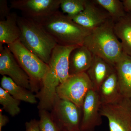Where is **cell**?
<instances>
[{
    "mask_svg": "<svg viewBox=\"0 0 131 131\" xmlns=\"http://www.w3.org/2000/svg\"><path fill=\"white\" fill-rule=\"evenodd\" d=\"M79 46L58 44L52 53L49 68L39 91L35 95L39 100V110H51L55 103L57 88L70 76L69 58L71 52Z\"/></svg>",
    "mask_w": 131,
    "mask_h": 131,
    "instance_id": "cell-1",
    "label": "cell"
},
{
    "mask_svg": "<svg viewBox=\"0 0 131 131\" xmlns=\"http://www.w3.org/2000/svg\"><path fill=\"white\" fill-rule=\"evenodd\" d=\"M71 18L82 27L92 30L105 23L111 17L94 1L87 0L84 10Z\"/></svg>",
    "mask_w": 131,
    "mask_h": 131,
    "instance_id": "cell-12",
    "label": "cell"
},
{
    "mask_svg": "<svg viewBox=\"0 0 131 131\" xmlns=\"http://www.w3.org/2000/svg\"><path fill=\"white\" fill-rule=\"evenodd\" d=\"M97 91L102 104L116 103L123 98L115 71L103 82Z\"/></svg>",
    "mask_w": 131,
    "mask_h": 131,
    "instance_id": "cell-16",
    "label": "cell"
},
{
    "mask_svg": "<svg viewBox=\"0 0 131 131\" xmlns=\"http://www.w3.org/2000/svg\"><path fill=\"white\" fill-rule=\"evenodd\" d=\"M93 58L92 52L84 45L78 46L70 56V75L86 73L91 65Z\"/></svg>",
    "mask_w": 131,
    "mask_h": 131,
    "instance_id": "cell-14",
    "label": "cell"
},
{
    "mask_svg": "<svg viewBox=\"0 0 131 131\" xmlns=\"http://www.w3.org/2000/svg\"><path fill=\"white\" fill-rule=\"evenodd\" d=\"M122 2L126 13H131V0H123Z\"/></svg>",
    "mask_w": 131,
    "mask_h": 131,
    "instance_id": "cell-27",
    "label": "cell"
},
{
    "mask_svg": "<svg viewBox=\"0 0 131 131\" xmlns=\"http://www.w3.org/2000/svg\"><path fill=\"white\" fill-rule=\"evenodd\" d=\"M94 89L93 86L86 73L70 75L57 88L59 98L69 101L82 108L87 94Z\"/></svg>",
    "mask_w": 131,
    "mask_h": 131,
    "instance_id": "cell-6",
    "label": "cell"
},
{
    "mask_svg": "<svg viewBox=\"0 0 131 131\" xmlns=\"http://www.w3.org/2000/svg\"><path fill=\"white\" fill-rule=\"evenodd\" d=\"M87 2V0H61L60 7L63 13L72 18L84 10Z\"/></svg>",
    "mask_w": 131,
    "mask_h": 131,
    "instance_id": "cell-22",
    "label": "cell"
},
{
    "mask_svg": "<svg viewBox=\"0 0 131 131\" xmlns=\"http://www.w3.org/2000/svg\"><path fill=\"white\" fill-rule=\"evenodd\" d=\"M115 71L114 66L100 57L93 55V61L86 73L97 91L101 84Z\"/></svg>",
    "mask_w": 131,
    "mask_h": 131,
    "instance_id": "cell-13",
    "label": "cell"
},
{
    "mask_svg": "<svg viewBox=\"0 0 131 131\" xmlns=\"http://www.w3.org/2000/svg\"><path fill=\"white\" fill-rule=\"evenodd\" d=\"M100 113L108 120L110 131H131V98L123 97L116 103L102 104Z\"/></svg>",
    "mask_w": 131,
    "mask_h": 131,
    "instance_id": "cell-8",
    "label": "cell"
},
{
    "mask_svg": "<svg viewBox=\"0 0 131 131\" xmlns=\"http://www.w3.org/2000/svg\"><path fill=\"white\" fill-rule=\"evenodd\" d=\"M10 8L8 5L7 1H0V20L5 19L11 13Z\"/></svg>",
    "mask_w": 131,
    "mask_h": 131,
    "instance_id": "cell-24",
    "label": "cell"
},
{
    "mask_svg": "<svg viewBox=\"0 0 131 131\" xmlns=\"http://www.w3.org/2000/svg\"><path fill=\"white\" fill-rule=\"evenodd\" d=\"M20 42L29 50L48 64L58 44L40 23L23 16H18Z\"/></svg>",
    "mask_w": 131,
    "mask_h": 131,
    "instance_id": "cell-4",
    "label": "cell"
},
{
    "mask_svg": "<svg viewBox=\"0 0 131 131\" xmlns=\"http://www.w3.org/2000/svg\"><path fill=\"white\" fill-rule=\"evenodd\" d=\"M20 101L16 100L2 88H0V103L3 108L12 117L20 113Z\"/></svg>",
    "mask_w": 131,
    "mask_h": 131,
    "instance_id": "cell-21",
    "label": "cell"
},
{
    "mask_svg": "<svg viewBox=\"0 0 131 131\" xmlns=\"http://www.w3.org/2000/svg\"><path fill=\"white\" fill-rule=\"evenodd\" d=\"M114 68L122 96L131 98V57L123 52Z\"/></svg>",
    "mask_w": 131,
    "mask_h": 131,
    "instance_id": "cell-15",
    "label": "cell"
},
{
    "mask_svg": "<svg viewBox=\"0 0 131 131\" xmlns=\"http://www.w3.org/2000/svg\"><path fill=\"white\" fill-rule=\"evenodd\" d=\"M1 88L14 98L19 101L35 104L37 102L36 95L16 83L10 78L3 76L1 81Z\"/></svg>",
    "mask_w": 131,
    "mask_h": 131,
    "instance_id": "cell-18",
    "label": "cell"
},
{
    "mask_svg": "<svg viewBox=\"0 0 131 131\" xmlns=\"http://www.w3.org/2000/svg\"><path fill=\"white\" fill-rule=\"evenodd\" d=\"M39 115L40 119L39 122L40 131H60L48 111L39 110Z\"/></svg>",
    "mask_w": 131,
    "mask_h": 131,
    "instance_id": "cell-23",
    "label": "cell"
},
{
    "mask_svg": "<svg viewBox=\"0 0 131 131\" xmlns=\"http://www.w3.org/2000/svg\"><path fill=\"white\" fill-rule=\"evenodd\" d=\"M102 105L97 91L94 89L90 90L82 107L80 131H94L96 127L101 125L100 109Z\"/></svg>",
    "mask_w": 131,
    "mask_h": 131,
    "instance_id": "cell-11",
    "label": "cell"
},
{
    "mask_svg": "<svg viewBox=\"0 0 131 131\" xmlns=\"http://www.w3.org/2000/svg\"><path fill=\"white\" fill-rule=\"evenodd\" d=\"M58 45L81 46L91 31L82 27L62 12L58 11L37 20Z\"/></svg>",
    "mask_w": 131,
    "mask_h": 131,
    "instance_id": "cell-2",
    "label": "cell"
},
{
    "mask_svg": "<svg viewBox=\"0 0 131 131\" xmlns=\"http://www.w3.org/2000/svg\"><path fill=\"white\" fill-rule=\"evenodd\" d=\"M25 131H40L39 122L36 119H32L25 124Z\"/></svg>",
    "mask_w": 131,
    "mask_h": 131,
    "instance_id": "cell-25",
    "label": "cell"
},
{
    "mask_svg": "<svg viewBox=\"0 0 131 131\" xmlns=\"http://www.w3.org/2000/svg\"><path fill=\"white\" fill-rule=\"evenodd\" d=\"M112 18L92 30L83 45L95 55L114 66L124 52L121 42L115 33Z\"/></svg>",
    "mask_w": 131,
    "mask_h": 131,
    "instance_id": "cell-3",
    "label": "cell"
},
{
    "mask_svg": "<svg viewBox=\"0 0 131 131\" xmlns=\"http://www.w3.org/2000/svg\"><path fill=\"white\" fill-rule=\"evenodd\" d=\"M61 0H13L10 8L18 9L22 16L37 20L58 11Z\"/></svg>",
    "mask_w": 131,
    "mask_h": 131,
    "instance_id": "cell-9",
    "label": "cell"
},
{
    "mask_svg": "<svg viewBox=\"0 0 131 131\" xmlns=\"http://www.w3.org/2000/svg\"><path fill=\"white\" fill-rule=\"evenodd\" d=\"M0 131H2V129H0Z\"/></svg>",
    "mask_w": 131,
    "mask_h": 131,
    "instance_id": "cell-28",
    "label": "cell"
},
{
    "mask_svg": "<svg viewBox=\"0 0 131 131\" xmlns=\"http://www.w3.org/2000/svg\"><path fill=\"white\" fill-rule=\"evenodd\" d=\"M7 46L18 63L30 78L31 91H37V93L38 86H40L49 68L48 64L27 49L20 39Z\"/></svg>",
    "mask_w": 131,
    "mask_h": 131,
    "instance_id": "cell-5",
    "label": "cell"
},
{
    "mask_svg": "<svg viewBox=\"0 0 131 131\" xmlns=\"http://www.w3.org/2000/svg\"><path fill=\"white\" fill-rule=\"evenodd\" d=\"M18 16L16 13H11L5 19L0 20V45L12 44L19 39Z\"/></svg>",
    "mask_w": 131,
    "mask_h": 131,
    "instance_id": "cell-17",
    "label": "cell"
},
{
    "mask_svg": "<svg viewBox=\"0 0 131 131\" xmlns=\"http://www.w3.org/2000/svg\"><path fill=\"white\" fill-rule=\"evenodd\" d=\"M2 109L0 110V129H2L3 127L5 126L8 122V118L3 114Z\"/></svg>",
    "mask_w": 131,
    "mask_h": 131,
    "instance_id": "cell-26",
    "label": "cell"
},
{
    "mask_svg": "<svg viewBox=\"0 0 131 131\" xmlns=\"http://www.w3.org/2000/svg\"><path fill=\"white\" fill-rule=\"evenodd\" d=\"M115 33L120 39L124 52L131 57V13L115 22Z\"/></svg>",
    "mask_w": 131,
    "mask_h": 131,
    "instance_id": "cell-19",
    "label": "cell"
},
{
    "mask_svg": "<svg viewBox=\"0 0 131 131\" xmlns=\"http://www.w3.org/2000/svg\"><path fill=\"white\" fill-rule=\"evenodd\" d=\"M0 74L8 76L19 86L31 90L30 80L7 46L0 45Z\"/></svg>",
    "mask_w": 131,
    "mask_h": 131,
    "instance_id": "cell-10",
    "label": "cell"
},
{
    "mask_svg": "<svg viewBox=\"0 0 131 131\" xmlns=\"http://www.w3.org/2000/svg\"><path fill=\"white\" fill-rule=\"evenodd\" d=\"M108 14L114 22H116L125 15L122 1L119 0H94Z\"/></svg>",
    "mask_w": 131,
    "mask_h": 131,
    "instance_id": "cell-20",
    "label": "cell"
},
{
    "mask_svg": "<svg viewBox=\"0 0 131 131\" xmlns=\"http://www.w3.org/2000/svg\"><path fill=\"white\" fill-rule=\"evenodd\" d=\"M51 115L60 131H80L82 108L57 95Z\"/></svg>",
    "mask_w": 131,
    "mask_h": 131,
    "instance_id": "cell-7",
    "label": "cell"
}]
</instances>
